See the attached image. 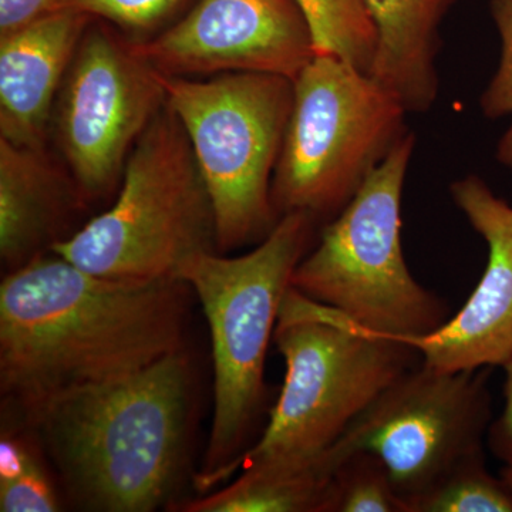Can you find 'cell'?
<instances>
[{"mask_svg":"<svg viewBox=\"0 0 512 512\" xmlns=\"http://www.w3.org/2000/svg\"><path fill=\"white\" fill-rule=\"evenodd\" d=\"M191 289L126 281L49 251L0 285V390L25 421L64 394L123 379L184 350Z\"/></svg>","mask_w":512,"mask_h":512,"instance_id":"obj_1","label":"cell"},{"mask_svg":"<svg viewBox=\"0 0 512 512\" xmlns=\"http://www.w3.org/2000/svg\"><path fill=\"white\" fill-rule=\"evenodd\" d=\"M187 350L123 379L64 394L25 420L80 507L150 512L173 507L194 416Z\"/></svg>","mask_w":512,"mask_h":512,"instance_id":"obj_2","label":"cell"},{"mask_svg":"<svg viewBox=\"0 0 512 512\" xmlns=\"http://www.w3.org/2000/svg\"><path fill=\"white\" fill-rule=\"evenodd\" d=\"M315 221L282 215L258 247L241 256L202 251L185 259L175 278L197 296L211 332L214 416L198 493H210L237 471L264 409L265 362L293 271L306 255Z\"/></svg>","mask_w":512,"mask_h":512,"instance_id":"obj_3","label":"cell"},{"mask_svg":"<svg viewBox=\"0 0 512 512\" xmlns=\"http://www.w3.org/2000/svg\"><path fill=\"white\" fill-rule=\"evenodd\" d=\"M274 342L284 357V386L261 437L239 458L237 471L326 450L390 384L421 362L413 346L367 329L292 286L282 302Z\"/></svg>","mask_w":512,"mask_h":512,"instance_id":"obj_4","label":"cell"},{"mask_svg":"<svg viewBox=\"0 0 512 512\" xmlns=\"http://www.w3.org/2000/svg\"><path fill=\"white\" fill-rule=\"evenodd\" d=\"M214 245L210 195L165 104L131 150L114 204L50 251L94 275L157 281L175 278L185 259Z\"/></svg>","mask_w":512,"mask_h":512,"instance_id":"obj_5","label":"cell"},{"mask_svg":"<svg viewBox=\"0 0 512 512\" xmlns=\"http://www.w3.org/2000/svg\"><path fill=\"white\" fill-rule=\"evenodd\" d=\"M416 137L407 133L322 229L291 286L359 325L402 342L429 335L448 306L414 279L402 248V200Z\"/></svg>","mask_w":512,"mask_h":512,"instance_id":"obj_6","label":"cell"},{"mask_svg":"<svg viewBox=\"0 0 512 512\" xmlns=\"http://www.w3.org/2000/svg\"><path fill=\"white\" fill-rule=\"evenodd\" d=\"M402 101L369 73L313 56L293 80L284 143L272 178L279 218L333 220L406 136Z\"/></svg>","mask_w":512,"mask_h":512,"instance_id":"obj_7","label":"cell"},{"mask_svg":"<svg viewBox=\"0 0 512 512\" xmlns=\"http://www.w3.org/2000/svg\"><path fill=\"white\" fill-rule=\"evenodd\" d=\"M167 107L183 126L210 195L215 247L261 242L278 224L272 178L293 101V82L224 73L200 82L164 74Z\"/></svg>","mask_w":512,"mask_h":512,"instance_id":"obj_8","label":"cell"},{"mask_svg":"<svg viewBox=\"0 0 512 512\" xmlns=\"http://www.w3.org/2000/svg\"><path fill=\"white\" fill-rule=\"evenodd\" d=\"M490 367L443 372L420 362L390 384L340 439L389 468L413 505L454 468L484 453L491 426Z\"/></svg>","mask_w":512,"mask_h":512,"instance_id":"obj_9","label":"cell"},{"mask_svg":"<svg viewBox=\"0 0 512 512\" xmlns=\"http://www.w3.org/2000/svg\"><path fill=\"white\" fill-rule=\"evenodd\" d=\"M167 104L164 73L107 28L89 26L59 92L57 133L74 185L99 198Z\"/></svg>","mask_w":512,"mask_h":512,"instance_id":"obj_10","label":"cell"},{"mask_svg":"<svg viewBox=\"0 0 512 512\" xmlns=\"http://www.w3.org/2000/svg\"><path fill=\"white\" fill-rule=\"evenodd\" d=\"M167 76L265 73L295 80L313 56L293 0H198L175 25L134 43Z\"/></svg>","mask_w":512,"mask_h":512,"instance_id":"obj_11","label":"cell"},{"mask_svg":"<svg viewBox=\"0 0 512 512\" xmlns=\"http://www.w3.org/2000/svg\"><path fill=\"white\" fill-rule=\"evenodd\" d=\"M450 195L487 244V266L461 311L404 343L424 365L443 372L504 366L512 356V205L474 174L454 181Z\"/></svg>","mask_w":512,"mask_h":512,"instance_id":"obj_12","label":"cell"},{"mask_svg":"<svg viewBox=\"0 0 512 512\" xmlns=\"http://www.w3.org/2000/svg\"><path fill=\"white\" fill-rule=\"evenodd\" d=\"M90 20L59 9L0 35V138L43 148L53 101Z\"/></svg>","mask_w":512,"mask_h":512,"instance_id":"obj_13","label":"cell"},{"mask_svg":"<svg viewBox=\"0 0 512 512\" xmlns=\"http://www.w3.org/2000/svg\"><path fill=\"white\" fill-rule=\"evenodd\" d=\"M79 197L80 191L66 184L43 148L0 138V256L8 272L60 241L57 232Z\"/></svg>","mask_w":512,"mask_h":512,"instance_id":"obj_14","label":"cell"},{"mask_svg":"<svg viewBox=\"0 0 512 512\" xmlns=\"http://www.w3.org/2000/svg\"><path fill=\"white\" fill-rule=\"evenodd\" d=\"M458 0H366L379 35L370 76L409 113L430 110L439 96L440 28Z\"/></svg>","mask_w":512,"mask_h":512,"instance_id":"obj_15","label":"cell"},{"mask_svg":"<svg viewBox=\"0 0 512 512\" xmlns=\"http://www.w3.org/2000/svg\"><path fill=\"white\" fill-rule=\"evenodd\" d=\"M352 454L339 439L326 450L295 460L242 468L241 476L214 493L174 505L184 512H326L330 485Z\"/></svg>","mask_w":512,"mask_h":512,"instance_id":"obj_16","label":"cell"},{"mask_svg":"<svg viewBox=\"0 0 512 512\" xmlns=\"http://www.w3.org/2000/svg\"><path fill=\"white\" fill-rule=\"evenodd\" d=\"M318 56H332L370 73L379 35L366 0H293Z\"/></svg>","mask_w":512,"mask_h":512,"instance_id":"obj_17","label":"cell"},{"mask_svg":"<svg viewBox=\"0 0 512 512\" xmlns=\"http://www.w3.org/2000/svg\"><path fill=\"white\" fill-rule=\"evenodd\" d=\"M326 512H410L384 461L370 451L350 454L333 477Z\"/></svg>","mask_w":512,"mask_h":512,"instance_id":"obj_18","label":"cell"},{"mask_svg":"<svg viewBox=\"0 0 512 512\" xmlns=\"http://www.w3.org/2000/svg\"><path fill=\"white\" fill-rule=\"evenodd\" d=\"M413 512H512V491L487 470L485 454L454 468L413 505Z\"/></svg>","mask_w":512,"mask_h":512,"instance_id":"obj_19","label":"cell"},{"mask_svg":"<svg viewBox=\"0 0 512 512\" xmlns=\"http://www.w3.org/2000/svg\"><path fill=\"white\" fill-rule=\"evenodd\" d=\"M490 15L500 37V57L481 94L480 109L485 119L510 120L498 140L495 158L512 171V0H490Z\"/></svg>","mask_w":512,"mask_h":512,"instance_id":"obj_20","label":"cell"},{"mask_svg":"<svg viewBox=\"0 0 512 512\" xmlns=\"http://www.w3.org/2000/svg\"><path fill=\"white\" fill-rule=\"evenodd\" d=\"M187 0H64L63 9H74L114 23L130 32L147 33L160 28L183 8Z\"/></svg>","mask_w":512,"mask_h":512,"instance_id":"obj_21","label":"cell"},{"mask_svg":"<svg viewBox=\"0 0 512 512\" xmlns=\"http://www.w3.org/2000/svg\"><path fill=\"white\" fill-rule=\"evenodd\" d=\"M62 510L59 494L42 458L23 476L0 484V511L55 512Z\"/></svg>","mask_w":512,"mask_h":512,"instance_id":"obj_22","label":"cell"},{"mask_svg":"<svg viewBox=\"0 0 512 512\" xmlns=\"http://www.w3.org/2000/svg\"><path fill=\"white\" fill-rule=\"evenodd\" d=\"M33 437L3 429L0 440V484L10 483L26 473L40 453Z\"/></svg>","mask_w":512,"mask_h":512,"instance_id":"obj_23","label":"cell"},{"mask_svg":"<svg viewBox=\"0 0 512 512\" xmlns=\"http://www.w3.org/2000/svg\"><path fill=\"white\" fill-rule=\"evenodd\" d=\"M64 0H0V35L63 9Z\"/></svg>","mask_w":512,"mask_h":512,"instance_id":"obj_24","label":"cell"},{"mask_svg":"<svg viewBox=\"0 0 512 512\" xmlns=\"http://www.w3.org/2000/svg\"><path fill=\"white\" fill-rule=\"evenodd\" d=\"M503 367L505 370L504 412L500 419L491 424L487 437L488 446L494 456L508 463L512 460V356Z\"/></svg>","mask_w":512,"mask_h":512,"instance_id":"obj_25","label":"cell"},{"mask_svg":"<svg viewBox=\"0 0 512 512\" xmlns=\"http://www.w3.org/2000/svg\"><path fill=\"white\" fill-rule=\"evenodd\" d=\"M501 478H503L504 483L507 484L512 491V460L505 463V467L501 470Z\"/></svg>","mask_w":512,"mask_h":512,"instance_id":"obj_26","label":"cell"}]
</instances>
